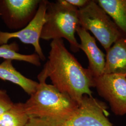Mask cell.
<instances>
[{
	"mask_svg": "<svg viewBox=\"0 0 126 126\" xmlns=\"http://www.w3.org/2000/svg\"><path fill=\"white\" fill-rule=\"evenodd\" d=\"M48 60L38 78H50L52 85L80 103L85 95L93 96L94 78L65 46L63 39L52 40Z\"/></svg>",
	"mask_w": 126,
	"mask_h": 126,
	"instance_id": "1",
	"label": "cell"
},
{
	"mask_svg": "<svg viewBox=\"0 0 126 126\" xmlns=\"http://www.w3.org/2000/svg\"><path fill=\"white\" fill-rule=\"evenodd\" d=\"M38 85L35 92L24 103L30 118L47 119L63 122L70 117L79 104L67 95L60 92L45 79L38 78Z\"/></svg>",
	"mask_w": 126,
	"mask_h": 126,
	"instance_id": "2",
	"label": "cell"
},
{
	"mask_svg": "<svg viewBox=\"0 0 126 126\" xmlns=\"http://www.w3.org/2000/svg\"><path fill=\"white\" fill-rule=\"evenodd\" d=\"M79 25V9L66 0L48 1L46 21L43 26L41 38L45 40L63 39L69 42L74 52L79 51V43L75 33Z\"/></svg>",
	"mask_w": 126,
	"mask_h": 126,
	"instance_id": "3",
	"label": "cell"
},
{
	"mask_svg": "<svg viewBox=\"0 0 126 126\" xmlns=\"http://www.w3.org/2000/svg\"><path fill=\"white\" fill-rule=\"evenodd\" d=\"M79 18L80 26L91 32L106 51L118 39L124 37L96 0H90L86 7L79 9Z\"/></svg>",
	"mask_w": 126,
	"mask_h": 126,
	"instance_id": "4",
	"label": "cell"
},
{
	"mask_svg": "<svg viewBox=\"0 0 126 126\" xmlns=\"http://www.w3.org/2000/svg\"><path fill=\"white\" fill-rule=\"evenodd\" d=\"M106 104L93 96L85 95L72 114L59 126H113L108 116Z\"/></svg>",
	"mask_w": 126,
	"mask_h": 126,
	"instance_id": "5",
	"label": "cell"
},
{
	"mask_svg": "<svg viewBox=\"0 0 126 126\" xmlns=\"http://www.w3.org/2000/svg\"><path fill=\"white\" fill-rule=\"evenodd\" d=\"M98 94L108 102L114 114H126V75L103 74L94 78Z\"/></svg>",
	"mask_w": 126,
	"mask_h": 126,
	"instance_id": "6",
	"label": "cell"
},
{
	"mask_svg": "<svg viewBox=\"0 0 126 126\" xmlns=\"http://www.w3.org/2000/svg\"><path fill=\"white\" fill-rule=\"evenodd\" d=\"M48 0H41L36 15L32 21L22 29L13 32L0 31V46L8 44L9 40L17 38L23 44L31 45L41 60H45V57L40 44L41 35L46 21V12Z\"/></svg>",
	"mask_w": 126,
	"mask_h": 126,
	"instance_id": "7",
	"label": "cell"
},
{
	"mask_svg": "<svg viewBox=\"0 0 126 126\" xmlns=\"http://www.w3.org/2000/svg\"><path fill=\"white\" fill-rule=\"evenodd\" d=\"M41 0H0V17L12 30L19 31L36 15Z\"/></svg>",
	"mask_w": 126,
	"mask_h": 126,
	"instance_id": "8",
	"label": "cell"
},
{
	"mask_svg": "<svg viewBox=\"0 0 126 126\" xmlns=\"http://www.w3.org/2000/svg\"><path fill=\"white\" fill-rule=\"evenodd\" d=\"M76 33L80 41L79 49L87 57L89 64L87 69L92 76L96 78L102 75L106 63V55L98 47L94 37L89 32L79 26Z\"/></svg>",
	"mask_w": 126,
	"mask_h": 126,
	"instance_id": "9",
	"label": "cell"
},
{
	"mask_svg": "<svg viewBox=\"0 0 126 126\" xmlns=\"http://www.w3.org/2000/svg\"><path fill=\"white\" fill-rule=\"evenodd\" d=\"M106 52L104 74L126 75V38L118 39Z\"/></svg>",
	"mask_w": 126,
	"mask_h": 126,
	"instance_id": "10",
	"label": "cell"
},
{
	"mask_svg": "<svg viewBox=\"0 0 126 126\" xmlns=\"http://www.w3.org/2000/svg\"><path fill=\"white\" fill-rule=\"evenodd\" d=\"M0 79L19 86L30 96L33 94L38 82L23 76L14 67L11 60H4L0 63Z\"/></svg>",
	"mask_w": 126,
	"mask_h": 126,
	"instance_id": "11",
	"label": "cell"
},
{
	"mask_svg": "<svg viewBox=\"0 0 126 126\" xmlns=\"http://www.w3.org/2000/svg\"><path fill=\"white\" fill-rule=\"evenodd\" d=\"M96 1L112 18L126 38V0H98Z\"/></svg>",
	"mask_w": 126,
	"mask_h": 126,
	"instance_id": "12",
	"label": "cell"
},
{
	"mask_svg": "<svg viewBox=\"0 0 126 126\" xmlns=\"http://www.w3.org/2000/svg\"><path fill=\"white\" fill-rule=\"evenodd\" d=\"M30 119L25 111L24 103H14L0 115V126H25Z\"/></svg>",
	"mask_w": 126,
	"mask_h": 126,
	"instance_id": "13",
	"label": "cell"
},
{
	"mask_svg": "<svg viewBox=\"0 0 126 126\" xmlns=\"http://www.w3.org/2000/svg\"><path fill=\"white\" fill-rule=\"evenodd\" d=\"M19 50V45L15 42L11 44L0 45V58H2L5 60L23 61L36 66H40V59L36 53L28 55L21 54L18 52Z\"/></svg>",
	"mask_w": 126,
	"mask_h": 126,
	"instance_id": "14",
	"label": "cell"
},
{
	"mask_svg": "<svg viewBox=\"0 0 126 126\" xmlns=\"http://www.w3.org/2000/svg\"><path fill=\"white\" fill-rule=\"evenodd\" d=\"M14 103L6 91L0 89V115L9 109Z\"/></svg>",
	"mask_w": 126,
	"mask_h": 126,
	"instance_id": "15",
	"label": "cell"
},
{
	"mask_svg": "<svg viewBox=\"0 0 126 126\" xmlns=\"http://www.w3.org/2000/svg\"><path fill=\"white\" fill-rule=\"evenodd\" d=\"M25 126H59V122L47 119L31 118Z\"/></svg>",
	"mask_w": 126,
	"mask_h": 126,
	"instance_id": "16",
	"label": "cell"
},
{
	"mask_svg": "<svg viewBox=\"0 0 126 126\" xmlns=\"http://www.w3.org/2000/svg\"><path fill=\"white\" fill-rule=\"evenodd\" d=\"M70 4L75 7L78 9H80L90 2V0H66Z\"/></svg>",
	"mask_w": 126,
	"mask_h": 126,
	"instance_id": "17",
	"label": "cell"
}]
</instances>
